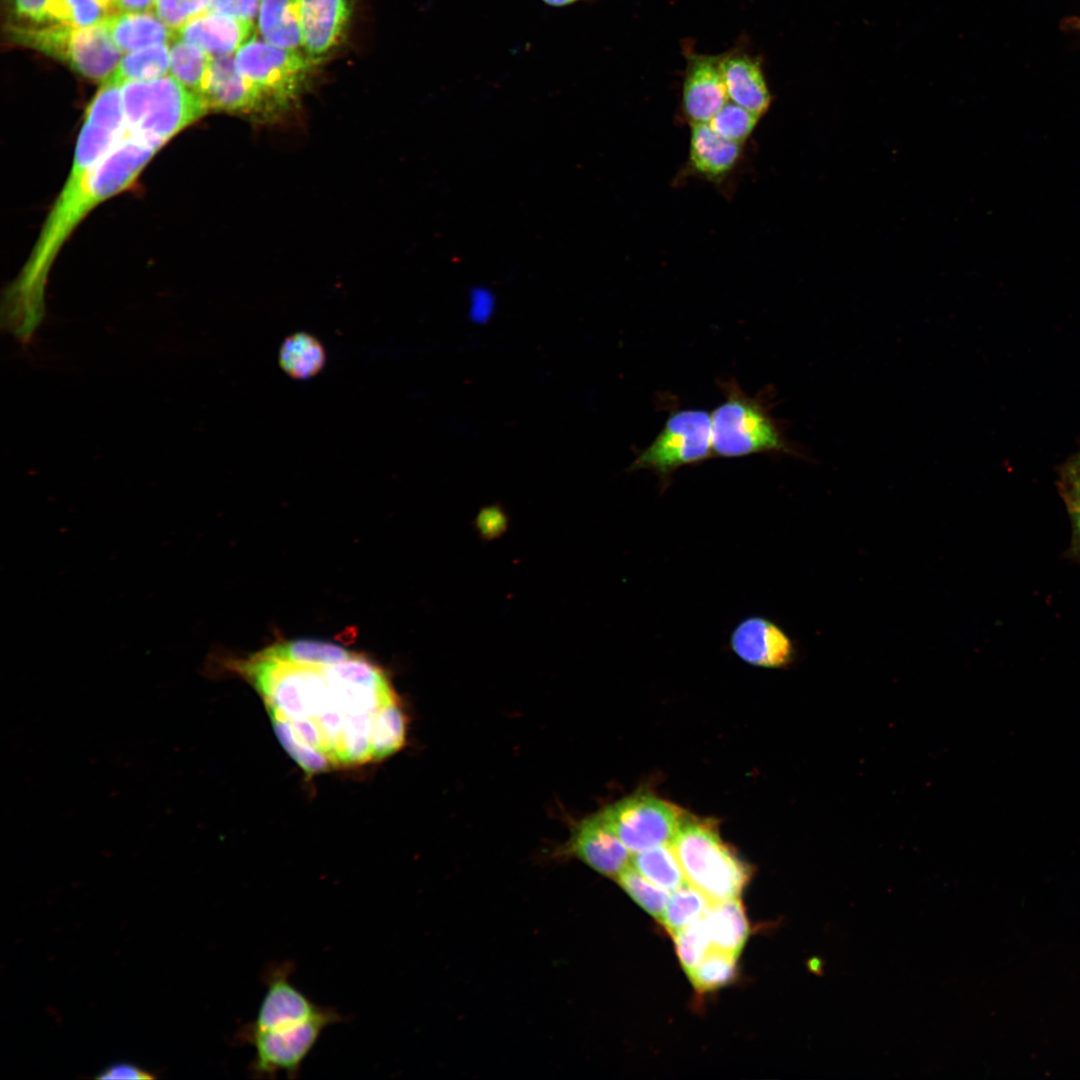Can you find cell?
Wrapping results in <instances>:
<instances>
[{"instance_id": "cell-5", "label": "cell", "mask_w": 1080, "mask_h": 1080, "mask_svg": "<svg viewBox=\"0 0 1080 1080\" xmlns=\"http://www.w3.org/2000/svg\"><path fill=\"white\" fill-rule=\"evenodd\" d=\"M121 95L126 128L162 146L209 110L201 95L168 74L123 83Z\"/></svg>"}, {"instance_id": "cell-8", "label": "cell", "mask_w": 1080, "mask_h": 1080, "mask_svg": "<svg viewBox=\"0 0 1080 1080\" xmlns=\"http://www.w3.org/2000/svg\"><path fill=\"white\" fill-rule=\"evenodd\" d=\"M713 456L711 415L703 409H678L670 412L661 431L639 451L629 470L652 471L666 488L679 468Z\"/></svg>"}, {"instance_id": "cell-42", "label": "cell", "mask_w": 1080, "mask_h": 1080, "mask_svg": "<svg viewBox=\"0 0 1080 1080\" xmlns=\"http://www.w3.org/2000/svg\"><path fill=\"white\" fill-rule=\"evenodd\" d=\"M1060 489L1080 494V453L1070 458L1063 466Z\"/></svg>"}, {"instance_id": "cell-22", "label": "cell", "mask_w": 1080, "mask_h": 1080, "mask_svg": "<svg viewBox=\"0 0 1080 1080\" xmlns=\"http://www.w3.org/2000/svg\"><path fill=\"white\" fill-rule=\"evenodd\" d=\"M257 29L260 37L271 45L303 51L297 0H261Z\"/></svg>"}, {"instance_id": "cell-31", "label": "cell", "mask_w": 1080, "mask_h": 1080, "mask_svg": "<svg viewBox=\"0 0 1080 1080\" xmlns=\"http://www.w3.org/2000/svg\"><path fill=\"white\" fill-rule=\"evenodd\" d=\"M736 958L712 948L687 975L699 992H708L730 983L736 976Z\"/></svg>"}, {"instance_id": "cell-30", "label": "cell", "mask_w": 1080, "mask_h": 1080, "mask_svg": "<svg viewBox=\"0 0 1080 1080\" xmlns=\"http://www.w3.org/2000/svg\"><path fill=\"white\" fill-rule=\"evenodd\" d=\"M406 738V717L395 702L377 716L372 737L374 760H382L401 749Z\"/></svg>"}, {"instance_id": "cell-3", "label": "cell", "mask_w": 1080, "mask_h": 1080, "mask_svg": "<svg viewBox=\"0 0 1080 1080\" xmlns=\"http://www.w3.org/2000/svg\"><path fill=\"white\" fill-rule=\"evenodd\" d=\"M724 400L711 412L713 455L739 458L770 454L808 459L804 447L791 441L783 422L771 413L769 397L748 396L734 379L720 381Z\"/></svg>"}, {"instance_id": "cell-33", "label": "cell", "mask_w": 1080, "mask_h": 1080, "mask_svg": "<svg viewBox=\"0 0 1080 1080\" xmlns=\"http://www.w3.org/2000/svg\"><path fill=\"white\" fill-rule=\"evenodd\" d=\"M760 119L761 116L729 100L708 124L722 138L742 145L755 130Z\"/></svg>"}, {"instance_id": "cell-2", "label": "cell", "mask_w": 1080, "mask_h": 1080, "mask_svg": "<svg viewBox=\"0 0 1080 1080\" xmlns=\"http://www.w3.org/2000/svg\"><path fill=\"white\" fill-rule=\"evenodd\" d=\"M162 146L133 134L123 136L88 171H70L23 269L4 295L8 329L30 339L44 316V290L62 245L97 205L129 187Z\"/></svg>"}, {"instance_id": "cell-20", "label": "cell", "mask_w": 1080, "mask_h": 1080, "mask_svg": "<svg viewBox=\"0 0 1080 1080\" xmlns=\"http://www.w3.org/2000/svg\"><path fill=\"white\" fill-rule=\"evenodd\" d=\"M103 25L122 53L171 43L177 37L154 11L115 12Z\"/></svg>"}, {"instance_id": "cell-39", "label": "cell", "mask_w": 1080, "mask_h": 1080, "mask_svg": "<svg viewBox=\"0 0 1080 1080\" xmlns=\"http://www.w3.org/2000/svg\"><path fill=\"white\" fill-rule=\"evenodd\" d=\"M476 523L480 534L483 537L490 539L503 533L507 519L500 508L492 506L481 511Z\"/></svg>"}, {"instance_id": "cell-36", "label": "cell", "mask_w": 1080, "mask_h": 1080, "mask_svg": "<svg viewBox=\"0 0 1080 1080\" xmlns=\"http://www.w3.org/2000/svg\"><path fill=\"white\" fill-rule=\"evenodd\" d=\"M261 0H208L207 10L253 22Z\"/></svg>"}, {"instance_id": "cell-7", "label": "cell", "mask_w": 1080, "mask_h": 1080, "mask_svg": "<svg viewBox=\"0 0 1080 1080\" xmlns=\"http://www.w3.org/2000/svg\"><path fill=\"white\" fill-rule=\"evenodd\" d=\"M234 59L258 98L260 119L279 115L296 102L315 62L303 51L279 48L254 35Z\"/></svg>"}, {"instance_id": "cell-29", "label": "cell", "mask_w": 1080, "mask_h": 1080, "mask_svg": "<svg viewBox=\"0 0 1080 1080\" xmlns=\"http://www.w3.org/2000/svg\"><path fill=\"white\" fill-rule=\"evenodd\" d=\"M711 901L688 882L671 892L660 922L673 935L706 913Z\"/></svg>"}, {"instance_id": "cell-46", "label": "cell", "mask_w": 1080, "mask_h": 1080, "mask_svg": "<svg viewBox=\"0 0 1080 1080\" xmlns=\"http://www.w3.org/2000/svg\"><path fill=\"white\" fill-rule=\"evenodd\" d=\"M1066 24L1071 28L1080 31V17L1070 18Z\"/></svg>"}, {"instance_id": "cell-16", "label": "cell", "mask_w": 1080, "mask_h": 1080, "mask_svg": "<svg viewBox=\"0 0 1080 1080\" xmlns=\"http://www.w3.org/2000/svg\"><path fill=\"white\" fill-rule=\"evenodd\" d=\"M200 95L209 109L247 114L260 119L258 98L237 69L234 55L212 58Z\"/></svg>"}, {"instance_id": "cell-44", "label": "cell", "mask_w": 1080, "mask_h": 1080, "mask_svg": "<svg viewBox=\"0 0 1080 1080\" xmlns=\"http://www.w3.org/2000/svg\"><path fill=\"white\" fill-rule=\"evenodd\" d=\"M825 962L820 957H812L807 961V967L810 972L817 976H822L824 973Z\"/></svg>"}, {"instance_id": "cell-18", "label": "cell", "mask_w": 1080, "mask_h": 1080, "mask_svg": "<svg viewBox=\"0 0 1080 1080\" xmlns=\"http://www.w3.org/2000/svg\"><path fill=\"white\" fill-rule=\"evenodd\" d=\"M721 69L729 100L762 117L770 108L772 95L759 59L732 50L722 54Z\"/></svg>"}, {"instance_id": "cell-26", "label": "cell", "mask_w": 1080, "mask_h": 1080, "mask_svg": "<svg viewBox=\"0 0 1080 1080\" xmlns=\"http://www.w3.org/2000/svg\"><path fill=\"white\" fill-rule=\"evenodd\" d=\"M115 12L113 0H48L46 23L91 27L102 25Z\"/></svg>"}, {"instance_id": "cell-9", "label": "cell", "mask_w": 1080, "mask_h": 1080, "mask_svg": "<svg viewBox=\"0 0 1080 1080\" xmlns=\"http://www.w3.org/2000/svg\"><path fill=\"white\" fill-rule=\"evenodd\" d=\"M343 1016L334 1012L297 1025L245 1032L238 1030L235 1040L254 1047L255 1055L248 1067L254 1078L271 1079L279 1072L296 1078L305 1058L309 1055L322 1031L333 1024L343 1022Z\"/></svg>"}, {"instance_id": "cell-17", "label": "cell", "mask_w": 1080, "mask_h": 1080, "mask_svg": "<svg viewBox=\"0 0 1080 1080\" xmlns=\"http://www.w3.org/2000/svg\"><path fill=\"white\" fill-rule=\"evenodd\" d=\"M254 23L204 11L177 30V37L202 49L210 57L234 55L253 36Z\"/></svg>"}, {"instance_id": "cell-15", "label": "cell", "mask_w": 1080, "mask_h": 1080, "mask_svg": "<svg viewBox=\"0 0 1080 1080\" xmlns=\"http://www.w3.org/2000/svg\"><path fill=\"white\" fill-rule=\"evenodd\" d=\"M353 0H297L303 52L317 61L340 42Z\"/></svg>"}, {"instance_id": "cell-25", "label": "cell", "mask_w": 1080, "mask_h": 1080, "mask_svg": "<svg viewBox=\"0 0 1080 1080\" xmlns=\"http://www.w3.org/2000/svg\"><path fill=\"white\" fill-rule=\"evenodd\" d=\"M169 52L170 43L129 52L121 58L109 80L122 85L131 81H147L163 77L169 72Z\"/></svg>"}, {"instance_id": "cell-21", "label": "cell", "mask_w": 1080, "mask_h": 1080, "mask_svg": "<svg viewBox=\"0 0 1080 1080\" xmlns=\"http://www.w3.org/2000/svg\"><path fill=\"white\" fill-rule=\"evenodd\" d=\"M702 919L712 948L738 956L749 936V923L741 901L732 898L711 902Z\"/></svg>"}, {"instance_id": "cell-35", "label": "cell", "mask_w": 1080, "mask_h": 1080, "mask_svg": "<svg viewBox=\"0 0 1080 1080\" xmlns=\"http://www.w3.org/2000/svg\"><path fill=\"white\" fill-rule=\"evenodd\" d=\"M208 0H155L154 13L177 32L189 20L207 10Z\"/></svg>"}, {"instance_id": "cell-12", "label": "cell", "mask_w": 1080, "mask_h": 1080, "mask_svg": "<svg viewBox=\"0 0 1080 1080\" xmlns=\"http://www.w3.org/2000/svg\"><path fill=\"white\" fill-rule=\"evenodd\" d=\"M560 856H573L599 874L617 879L631 864V853L605 821L601 812L574 825Z\"/></svg>"}, {"instance_id": "cell-27", "label": "cell", "mask_w": 1080, "mask_h": 1080, "mask_svg": "<svg viewBox=\"0 0 1080 1080\" xmlns=\"http://www.w3.org/2000/svg\"><path fill=\"white\" fill-rule=\"evenodd\" d=\"M262 651L281 660L302 664L335 663L353 653L335 643L308 639L280 641Z\"/></svg>"}, {"instance_id": "cell-32", "label": "cell", "mask_w": 1080, "mask_h": 1080, "mask_svg": "<svg viewBox=\"0 0 1080 1080\" xmlns=\"http://www.w3.org/2000/svg\"><path fill=\"white\" fill-rule=\"evenodd\" d=\"M616 880L638 905L658 921L661 920L670 896L669 891L646 879L631 865L622 871Z\"/></svg>"}, {"instance_id": "cell-10", "label": "cell", "mask_w": 1080, "mask_h": 1080, "mask_svg": "<svg viewBox=\"0 0 1080 1080\" xmlns=\"http://www.w3.org/2000/svg\"><path fill=\"white\" fill-rule=\"evenodd\" d=\"M631 854L672 843L685 815L650 794H635L601 811Z\"/></svg>"}, {"instance_id": "cell-43", "label": "cell", "mask_w": 1080, "mask_h": 1080, "mask_svg": "<svg viewBox=\"0 0 1080 1080\" xmlns=\"http://www.w3.org/2000/svg\"><path fill=\"white\" fill-rule=\"evenodd\" d=\"M117 12L152 11L155 0H113Z\"/></svg>"}, {"instance_id": "cell-38", "label": "cell", "mask_w": 1080, "mask_h": 1080, "mask_svg": "<svg viewBox=\"0 0 1080 1080\" xmlns=\"http://www.w3.org/2000/svg\"><path fill=\"white\" fill-rule=\"evenodd\" d=\"M495 295L487 287L478 286L471 289L469 294V315L478 323L488 320L495 309Z\"/></svg>"}, {"instance_id": "cell-23", "label": "cell", "mask_w": 1080, "mask_h": 1080, "mask_svg": "<svg viewBox=\"0 0 1080 1080\" xmlns=\"http://www.w3.org/2000/svg\"><path fill=\"white\" fill-rule=\"evenodd\" d=\"M326 359V350L321 341L305 331L288 335L280 346L278 358L280 368L296 380L318 375Z\"/></svg>"}, {"instance_id": "cell-28", "label": "cell", "mask_w": 1080, "mask_h": 1080, "mask_svg": "<svg viewBox=\"0 0 1080 1080\" xmlns=\"http://www.w3.org/2000/svg\"><path fill=\"white\" fill-rule=\"evenodd\" d=\"M211 60L202 49L178 37L170 43V75L199 95Z\"/></svg>"}, {"instance_id": "cell-41", "label": "cell", "mask_w": 1080, "mask_h": 1080, "mask_svg": "<svg viewBox=\"0 0 1080 1080\" xmlns=\"http://www.w3.org/2000/svg\"><path fill=\"white\" fill-rule=\"evenodd\" d=\"M153 1077L154 1076L150 1072L143 1070L136 1065L121 1062L110 1065L101 1071L96 1078L101 1080H148Z\"/></svg>"}, {"instance_id": "cell-4", "label": "cell", "mask_w": 1080, "mask_h": 1080, "mask_svg": "<svg viewBox=\"0 0 1080 1080\" xmlns=\"http://www.w3.org/2000/svg\"><path fill=\"white\" fill-rule=\"evenodd\" d=\"M671 845L686 881L711 902L738 898L751 878L712 821L685 816Z\"/></svg>"}, {"instance_id": "cell-24", "label": "cell", "mask_w": 1080, "mask_h": 1080, "mask_svg": "<svg viewBox=\"0 0 1080 1080\" xmlns=\"http://www.w3.org/2000/svg\"><path fill=\"white\" fill-rule=\"evenodd\" d=\"M631 866L646 879L669 892L687 882L671 843L633 854Z\"/></svg>"}, {"instance_id": "cell-11", "label": "cell", "mask_w": 1080, "mask_h": 1080, "mask_svg": "<svg viewBox=\"0 0 1080 1080\" xmlns=\"http://www.w3.org/2000/svg\"><path fill=\"white\" fill-rule=\"evenodd\" d=\"M295 970L291 961L270 963L264 970L267 990L255 1019L240 1027L245 1032L266 1031L297 1025L334 1012L315 1004L290 981Z\"/></svg>"}, {"instance_id": "cell-45", "label": "cell", "mask_w": 1080, "mask_h": 1080, "mask_svg": "<svg viewBox=\"0 0 1080 1080\" xmlns=\"http://www.w3.org/2000/svg\"><path fill=\"white\" fill-rule=\"evenodd\" d=\"M546 6L553 8H563L577 4L579 2H593L595 0H541Z\"/></svg>"}, {"instance_id": "cell-40", "label": "cell", "mask_w": 1080, "mask_h": 1080, "mask_svg": "<svg viewBox=\"0 0 1080 1080\" xmlns=\"http://www.w3.org/2000/svg\"><path fill=\"white\" fill-rule=\"evenodd\" d=\"M1072 527L1071 550L1073 555L1080 560V494L1061 490Z\"/></svg>"}, {"instance_id": "cell-19", "label": "cell", "mask_w": 1080, "mask_h": 1080, "mask_svg": "<svg viewBox=\"0 0 1080 1080\" xmlns=\"http://www.w3.org/2000/svg\"><path fill=\"white\" fill-rule=\"evenodd\" d=\"M688 162L691 170L709 180H718L733 170L741 155V144L728 141L708 123L691 124Z\"/></svg>"}, {"instance_id": "cell-34", "label": "cell", "mask_w": 1080, "mask_h": 1080, "mask_svg": "<svg viewBox=\"0 0 1080 1080\" xmlns=\"http://www.w3.org/2000/svg\"><path fill=\"white\" fill-rule=\"evenodd\" d=\"M681 965L688 974L712 949L711 941L702 918L673 935Z\"/></svg>"}, {"instance_id": "cell-1", "label": "cell", "mask_w": 1080, "mask_h": 1080, "mask_svg": "<svg viewBox=\"0 0 1080 1080\" xmlns=\"http://www.w3.org/2000/svg\"><path fill=\"white\" fill-rule=\"evenodd\" d=\"M218 665L255 688L271 720L308 723L333 766L345 739L398 700L384 670L355 652L335 663L302 664L261 650L241 659L220 655Z\"/></svg>"}, {"instance_id": "cell-14", "label": "cell", "mask_w": 1080, "mask_h": 1080, "mask_svg": "<svg viewBox=\"0 0 1080 1080\" xmlns=\"http://www.w3.org/2000/svg\"><path fill=\"white\" fill-rule=\"evenodd\" d=\"M729 645L745 663L762 668H781L793 660L794 646L788 634L772 620L753 615L732 630Z\"/></svg>"}, {"instance_id": "cell-13", "label": "cell", "mask_w": 1080, "mask_h": 1080, "mask_svg": "<svg viewBox=\"0 0 1080 1080\" xmlns=\"http://www.w3.org/2000/svg\"><path fill=\"white\" fill-rule=\"evenodd\" d=\"M682 86V110L691 124L708 123L729 101L721 55L687 53Z\"/></svg>"}, {"instance_id": "cell-37", "label": "cell", "mask_w": 1080, "mask_h": 1080, "mask_svg": "<svg viewBox=\"0 0 1080 1080\" xmlns=\"http://www.w3.org/2000/svg\"><path fill=\"white\" fill-rule=\"evenodd\" d=\"M48 0H10L15 23L45 24Z\"/></svg>"}, {"instance_id": "cell-6", "label": "cell", "mask_w": 1080, "mask_h": 1080, "mask_svg": "<svg viewBox=\"0 0 1080 1080\" xmlns=\"http://www.w3.org/2000/svg\"><path fill=\"white\" fill-rule=\"evenodd\" d=\"M5 32L14 44L37 50L93 81L109 80L122 58L103 24L75 27L9 22Z\"/></svg>"}]
</instances>
